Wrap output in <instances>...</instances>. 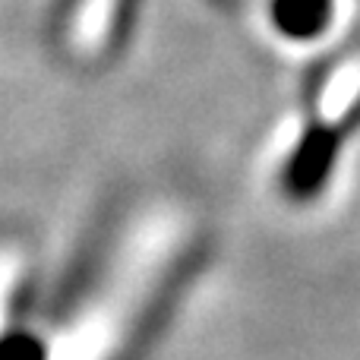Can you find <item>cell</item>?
Instances as JSON below:
<instances>
[{
	"label": "cell",
	"instance_id": "cell-1",
	"mask_svg": "<svg viewBox=\"0 0 360 360\" xmlns=\"http://www.w3.org/2000/svg\"><path fill=\"white\" fill-rule=\"evenodd\" d=\"M304 117L278 177L291 199H313L360 130V41L326 57L304 79Z\"/></svg>",
	"mask_w": 360,
	"mask_h": 360
},
{
	"label": "cell",
	"instance_id": "cell-2",
	"mask_svg": "<svg viewBox=\"0 0 360 360\" xmlns=\"http://www.w3.org/2000/svg\"><path fill=\"white\" fill-rule=\"evenodd\" d=\"M332 16L335 0H272V25L294 41L323 35Z\"/></svg>",
	"mask_w": 360,
	"mask_h": 360
}]
</instances>
